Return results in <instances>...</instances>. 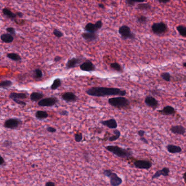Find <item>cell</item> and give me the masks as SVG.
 <instances>
[{
    "instance_id": "cell-1",
    "label": "cell",
    "mask_w": 186,
    "mask_h": 186,
    "mask_svg": "<svg viewBox=\"0 0 186 186\" xmlns=\"http://www.w3.org/2000/svg\"><path fill=\"white\" fill-rule=\"evenodd\" d=\"M86 93L90 96L97 97H104L109 96L124 97L127 94V91L118 88L94 86L91 87L86 90Z\"/></svg>"
},
{
    "instance_id": "cell-2",
    "label": "cell",
    "mask_w": 186,
    "mask_h": 186,
    "mask_svg": "<svg viewBox=\"0 0 186 186\" xmlns=\"http://www.w3.org/2000/svg\"><path fill=\"white\" fill-rule=\"evenodd\" d=\"M105 148L121 158H130L133 155V152L130 149L122 148L117 145H108L105 146Z\"/></svg>"
},
{
    "instance_id": "cell-3",
    "label": "cell",
    "mask_w": 186,
    "mask_h": 186,
    "mask_svg": "<svg viewBox=\"0 0 186 186\" xmlns=\"http://www.w3.org/2000/svg\"><path fill=\"white\" fill-rule=\"evenodd\" d=\"M108 103L112 107L118 109H128L130 107L129 100L124 97H116L108 100Z\"/></svg>"
},
{
    "instance_id": "cell-4",
    "label": "cell",
    "mask_w": 186,
    "mask_h": 186,
    "mask_svg": "<svg viewBox=\"0 0 186 186\" xmlns=\"http://www.w3.org/2000/svg\"><path fill=\"white\" fill-rule=\"evenodd\" d=\"M103 175L110 179V183L111 186H120L122 183L123 180L118 176L116 173L113 172L110 169L104 170Z\"/></svg>"
},
{
    "instance_id": "cell-5",
    "label": "cell",
    "mask_w": 186,
    "mask_h": 186,
    "mask_svg": "<svg viewBox=\"0 0 186 186\" xmlns=\"http://www.w3.org/2000/svg\"><path fill=\"white\" fill-rule=\"evenodd\" d=\"M151 30L155 35L159 36L165 34L168 30V28L165 23L161 21L152 25Z\"/></svg>"
},
{
    "instance_id": "cell-6",
    "label": "cell",
    "mask_w": 186,
    "mask_h": 186,
    "mask_svg": "<svg viewBox=\"0 0 186 186\" xmlns=\"http://www.w3.org/2000/svg\"><path fill=\"white\" fill-rule=\"evenodd\" d=\"M118 33L124 39H134L135 35L132 32L131 28L127 25H122L118 28Z\"/></svg>"
},
{
    "instance_id": "cell-7",
    "label": "cell",
    "mask_w": 186,
    "mask_h": 186,
    "mask_svg": "<svg viewBox=\"0 0 186 186\" xmlns=\"http://www.w3.org/2000/svg\"><path fill=\"white\" fill-rule=\"evenodd\" d=\"M135 168L142 170H150L152 166V163L146 159H136L133 162Z\"/></svg>"
},
{
    "instance_id": "cell-8",
    "label": "cell",
    "mask_w": 186,
    "mask_h": 186,
    "mask_svg": "<svg viewBox=\"0 0 186 186\" xmlns=\"http://www.w3.org/2000/svg\"><path fill=\"white\" fill-rule=\"evenodd\" d=\"M23 124L22 121L17 118H10L4 122V127L7 129H15Z\"/></svg>"
},
{
    "instance_id": "cell-9",
    "label": "cell",
    "mask_w": 186,
    "mask_h": 186,
    "mask_svg": "<svg viewBox=\"0 0 186 186\" xmlns=\"http://www.w3.org/2000/svg\"><path fill=\"white\" fill-rule=\"evenodd\" d=\"M59 100L56 97H52L42 99L38 103V106L43 107H51L54 106L58 103Z\"/></svg>"
},
{
    "instance_id": "cell-10",
    "label": "cell",
    "mask_w": 186,
    "mask_h": 186,
    "mask_svg": "<svg viewBox=\"0 0 186 186\" xmlns=\"http://www.w3.org/2000/svg\"><path fill=\"white\" fill-rule=\"evenodd\" d=\"M84 60H85L84 57H73L69 59L65 64V67L67 69L76 68L83 63Z\"/></svg>"
},
{
    "instance_id": "cell-11",
    "label": "cell",
    "mask_w": 186,
    "mask_h": 186,
    "mask_svg": "<svg viewBox=\"0 0 186 186\" xmlns=\"http://www.w3.org/2000/svg\"><path fill=\"white\" fill-rule=\"evenodd\" d=\"M80 69L85 72H91L95 71L96 68L91 61L86 60L85 62H83V63L80 65Z\"/></svg>"
},
{
    "instance_id": "cell-12",
    "label": "cell",
    "mask_w": 186,
    "mask_h": 186,
    "mask_svg": "<svg viewBox=\"0 0 186 186\" xmlns=\"http://www.w3.org/2000/svg\"><path fill=\"white\" fill-rule=\"evenodd\" d=\"M145 103L148 107L155 110L159 107L158 101L154 98L153 97L147 96L146 97L145 99Z\"/></svg>"
},
{
    "instance_id": "cell-13",
    "label": "cell",
    "mask_w": 186,
    "mask_h": 186,
    "mask_svg": "<svg viewBox=\"0 0 186 186\" xmlns=\"http://www.w3.org/2000/svg\"><path fill=\"white\" fill-rule=\"evenodd\" d=\"M2 13L6 18L9 19L10 20L14 21L15 22H16L17 24V21L16 20L17 17V15L16 13H13L9 8L7 7L4 8L2 10Z\"/></svg>"
},
{
    "instance_id": "cell-14",
    "label": "cell",
    "mask_w": 186,
    "mask_h": 186,
    "mask_svg": "<svg viewBox=\"0 0 186 186\" xmlns=\"http://www.w3.org/2000/svg\"><path fill=\"white\" fill-rule=\"evenodd\" d=\"M170 131L172 133L176 135H183L186 133V129L182 125L172 126L170 128Z\"/></svg>"
},
{
    "instance_id": "cell-15",
    "label": "cell",
    "mask_w": 186,
    "mask_h": 186,
    "mask_svg": "<svg viewBox=\"0 0 186 186\" xmlns=\"http://www.w3.org/2000/svg\"><path fill=\"white\" fill-rule=\"evenodd\" d=\"M170 169L168 167H164L161 170H159L157 171L152 176V179H155L159 178L161 176H164V177H168L169 176L170 174Z\"/></svg>"
},
{
    "instance_id": "cell-16",
    "label": "cell",
    "mask_w": 186,
    "mask_h": 186,
    "mask_svg": "<svg viewBox=\"0 0 186 186\" xmlns=\"http://www.w3.org/2000/svg\"><path fill=\"white\" fill-rule=\"evenodd\" d=\"M62 99L66 102H76L78 100V97L74 94L71 92H67L63 93L61 96Z\"/></svg>"
},
{
    "instance_id": "cell-17",
    "label": "cell",
    "mask_w": 186,
    "mask_h": 186,
    "mask_svg": "<svg viewBox=\"0 0 186 186\" xmlns=\"http://www.w3.org/2000/svg\"><path fill=\"white\" fill-rule=\"evenodd\" d=\"M100 124L110 129H116L118 127V124L115 118H110L107 120H103L100 122Z\"/></svg>"
},
{
    "instance_id": "cell-18",
    "label": "cell",
    "mask_w": 186,
    "mask_h": 186,
    "mask_svg": "<svg viewBox=\"0 0 186 186\" xmlns=\"http://www.w3.org/2000/svg\"><path fill=\"white\" fill-rule=\"evenodd\" d=\"M158 113L164 116H170L176 114V111L172 106L166 105L161 110H159Z\"/></svg>"
},
{
    "instance_id": "cell-19",
    "label": "cell",
    "mask_w": 186,
    "mask_h": 186,
    "mask_svg": "<svg viewBox=\"0 0 186 186\" xmlns=\"http://www.w3.org/2000/svg\"><path fill=\"white\" fill-rule=\"evenodd\" d=\"M81 37L86 41H94L98 38L99 35L97 32H84L81 34Z\"/></svg>"
},
{
    "instance_id": "cell-20",
    "label": "cell",
    "mask_w": 186,
    "mask_h": 186,
    "mask_svg": "<svg viewBox=\"0 0 186 186\" xmlns=\"http://www.w3.org/2000/svg\"><path fill=\"white\" fill-rule=\"evenodd\" d=\"M166 150L168 152L171 154L179 153L182 151V148L178 145H173V144H168L166 146Z\"/></svg>"
},
{
    "instance_id": "cell-21",
    "label": "cell",
    "mask_w": 186,
    "mask_h": 186,
    "mask_svg": "<svg viewBox=\"0 0 186 186\" xmlns=\"http://www.w3.org/2000/svg\"><path fill=\"white\" fill-rule=\"evenodd\" d=\"M44 97V94L41 92H33L31 93L30 96V98L32 102H39L40 100L43 99Z\"/></svg>"
},
{
    "instance_id": "cell-22",
    "label": "cell",
    "mask_w": 186,
    "mask_h": 186,
    "mask_svg": "<svg viewBox=\"0 0 186 186\" xmlns=\"http://www.w3.org/2000/svg\"><path fill=\"white\" fill-rule=\"evenodd\" d=\"M9 98L10 99H17V100H25L28 98V94L25 93H16L12 92L9 95Z\"/></svg>"
},
{
    "instance_id": "cell-23",
    "label": "cell",
    "mask_w": 186,
    "mask_h": 186,
    "mask_svg": "<svg viewBox=\"0 0 186 186\" xmlns=\"http://www.w3.org/2000/svg\"><path fill=\"white\" fill-rule=\"evenodd\" d=\"M1 39L2 42L4 43H11L14 41L13 36L10 35L8 33H5L1 35Z\"/></svg>"
},
{
    "instance_id": "cell-24",
    "label": "cell",
    "mask_w": 186,
    "mask_h": 186,
    "mask_svg": "<svg viewBox=\"0 0 186 186\" xmlns=\"http://www.w3.org/2000/svg\"><path fill=\"white\" fill-rule=\"evenodd\" d=\"M49 116V114L46 111L43 110H38L35 114V117L39 120H43L46 119Z\"/></svg>"
},
{
    "instance_id": "cell-25",
    "label": "cell",
    "mask_w": 186,
    "mask_h": 186,
    "mask_svg": "<svg viewBox=\"0 0 186 186\" xmlns=\"http://www.w3.org/2000/svg\"><path fill=\"white\" fill-rule=\"evenodd\" d=\"M84 30L85 31H86V32H97L98 31L95 24H93L91 23H87L85 25Z\"/></svg>"
},
{
    "instance_id": "cell-26",
    "label": "cell",
    "mask_w": 186,
    "mask_h": 186,
    "mask_svg": "<svg viewBox=\"0 0 186 186\" xmlns=\"http://www.w3.org/2000/svg\"><path fill=\"white\" fill-rule=\"evenodd\" d=\"M151 5L150 3L146 2V3H141L138 4L137 9L138 10H147L150 9L151 8Z\"/></svg>"
},
{
    "instance_id": "cell-27",
    "label": "cell",
    "mask_w": 186,
    "mask_h": 186,
    "mask_svg": "<svg viewBox=\"0 0 186 186\" xmlns=\"http://www.w3.org/2000/svg\"><path fill=\"white\" fill-rule=\"evenodd\" d=\"M7 58L10 59L11 60H13L14 61H20L22 60V58L20 56L19 54L14 53V52H12V53H8L7 54Z\"/></svg>"
},
{
    "instance_id": "cell-28",
    "label": "cell",
    "mask_w": 186,
    "mask_h": 186,
    "mask_svg": "<svg viewBox=\"0 0 186 186\" xmlns=\"http://www.w3.org/2000/svg\"><path fill=\"white\" fill-rule=\"evenodd\" d=\"M43 74L40 69H35L32 72V77L34 79H40L43 78Z\"/></svg>"
},
{
    "instance_id": "cell-29",
    "label": "cell",
    "mask_w": 186,
    "mask_h": 186,
    "mask_svg": "<svg viewBox=\"0 0 186 186\" xmlns=\"http://www.w3.org/2000/svg\"><path fill=\"white\" fill-rule=\"evenodd\" d=\"M113 133H114V134L111 135L108 139L109 141H111V142L117 140V139H118L121 136V132L118 129H114Z\"/></svg>"
},
{
    "instance_id": "cell-30",
    "label": "cell",
    "mask_w": 186,
    "mask_h": 186,
    "mask_svg": "<svg viewBox=\"0 0 186 186\" xmlns=\"http://www.w3.org/2000/svg\"><path fill=\"white\" fill-rule=\"evenodd\" d=\"M110 67L111 69H113L115 71H116L117 72L122 73L124 71L123 68L122 67L121 65H120L117 62L111 63L110 65Z\"/></svg>"
},
{
    "instance_id": "cell-31",
    "label": "cell",
    "mask_w": 186,
    "mask_h": 186,
    "mask_svg": "<svg viewBox=\"0 0 186 186\" xmlns=\"http://www.w3.org/2000/svg\"><path fill=\"white\" fill-rule=\"evenodd\" d=\"M62 84V81L60 78H57L54 80L53 83L50 86V89L52 90H57V89H59L60 86H61Z\"/></svg>"
},
{
    "instance_id": "cell-32",
    "label": "cell",
    "mask_w": 186,
    "mask_h": 186,
    "mask_svg": "<svg viewBox=\"0 0 186 186\" xmlns=\"http://www.w3.org/2000/svg\"><path fill=\"white\" fill-rule=\"evenodd\" d=\"M13 82L10 80H4L0 83V87L3 89H7L13 85Z\"/></svg>"
},
{
    "instance_id": "cell-33",
    "label": "cell",
    "mask_w": 186,
    "mask_h": 186,
    "mask_svg": "<svg viewBox=\"0 0 186 186\" xmlns=\"http://www.w3.org/2000/svg\"><path fill=\"white\" fill-rule=\"evenodd\" d=\"M176 30L181 36L186 38V26L184 25H179L176 27Z\"/></svg>"
},
{
    "instance_id": "cell-34",
    "label": "cell",
    "mask_w": 186,
    "mask_h": 186,
    "mask_svg": "<svg viewBox=\"0 0 186 186\" xmlns=\"http://www.w3.org/2000/svg\"><path fill=\"white\" fill-rule=\"evenodd\" d=\"M145 1H132V0H126L125 1L126 4H127L128 6H130V7H133L134 6L135 4H141V3H144L145 2Z\"/></svg>"
},
{
    "instance_id": "cell-35",
    "label": "cell",
    "mask_w": 186,
    "mask_h": 186,
    "mask_svg": "<svg viewBox=\"0 0 186 186\" xmlns=\"http://www.w3.org/2000/svg\"><path fill=\"white\" fill-rule=\"evenodd\" d=\"M137 20L140 24H146L147 21V17L144 15H139L137 17Z\"/></svg>"
},
{
    "instance_id": "cell-36",
    "label": "cell",
    "mask_w": 186,
    "mask_h": 186,
    "mask_svg": "<svg viewBox=\"0 0 186 186\" xmlns=\"http://www.w3.org/2000/svg\"><path fill=\"white\" fill-rule=\"evenodd\" d=\"M161 77L162 78V79L164 80V81L167 82L170 81L171 78L170 74L168 72L162 73L161 74Z\"/></svg>"
},
{
    "instance_id": "cell-37",
    "label": "cell",
    "mask_w": 186,
    "mask_h": 186,
    "mask_svg": "<svg viewBox=\"0 0 186 186\" xmlns=\"http://www.w3.org/2000/svg\"><path fill=\"white\" fill-rule=\"evenodd\" d=\"M83 138V133L78 132L74 134V139L75 141L77 142H80L82 141Z\"/></svg>"
},
{
    "instance_id": "cell-38",
    "label": "cell",
    "mask_w": 186,
    "mask_h": 186,
    "mask_svg": "<svg viewBox=\"0 0 186 186\" xmlns=\"http://www.w3.org/2000/svg\"><path fill=\"white\" fill-rule=\"evenodd\" d=\"M53 34L57 38H61L63 36V33L62 31H60L59 29L55 28L54 30L53 31Z\"/></svg>"
},
{
    "instance_id": "cell-39",
    "label": "cell",
    "mask_w": 186,
    "mask_h": 186,
    "mask_svg": "<svg viewBox=\"0 0 186 186\" xmlns=\"http://www.w3.org/2000/svg\"><path fill=\"white\" fill-rule=\"evenodd\" d=\"M6 31H7V33H9L12 36H16V31L14 28L12 27H8L6 28Z\"/></svg>"
},
{
    "instance_id": "cell-40",
    "label": "cell",
    "mask_w": 186,
    "mask_h": 186,
    "mask_svg": "<svg viewBox=\"0 0 186 186\" xmlns=\"http://www.w3.org/2000/svg\"><path fill=\"white\" fill-rule=\"evenodd\" d=\"M12 100L15 103L19 105H23V106H26V103L24 101H23V100H17V99H13Z\"/></svg>"
},
{
    "instance_id": "cell-41",
    "label": "cell",
    "mask_w": 186,
    "mask_h": 186,
    "mask_svg": "<svg viewBox=\"0 0 186 186\" xmlns=\"http://www.w3.org/2000/svg\"><path fill=\"white\" fill-rule=\"evenodd\" d=\"M95 25H96L97 28V30L98 31L99 30H100V28H102V26H103V24L102 21L101 20H98L97 21L96 23H95Z\"/></svg>"
},
{
    "instance_id": "cell-42",
    "label": "cell",
    "mask_w": 186,
    "mask_h": 186,
    "mask_svg": "<svg viewBox=\"0 0 186 186\" xmlns=\"http://www.w3.org/2000/svg\"><path fill=\"white\" fill-rule=\"evenodd\" d=\"M46 129V131L50 133H54L57 131V129H56L55 128L53 127H48Z\"/></svg>"
},
{
    "instance_id": "cell-43",
    "label": "cell",
    "mask_w": 186,
    "mask_h": 186,
    "mask_svg": "<svg viewBox=\"0 0 186 186\" xmlns=\"http://www.w3.org/2000/svg\"><path fill=\"white\" fill-rule=\"evenodd\" d=\"M60 115H62V116H68L69 115V112L67 110H63L61 111H60L59 113Z\"/></svg>"
},
{
    "instance_id": "cell-44",
    "label": "cell",
    "mask_w": 186,
    "mask_h": 186,
    "mask_svg": "<svg viewBox=\"0 0 186 186\" xmlns=\"http://www.w3.org/2000/svg\"><path fill=\"white\" fill-rule=\"evenodd\" d=\"M138 134L139 136V137L140 138V137H144V135H145V131H144V130H139V131H138Z\"/></svg>"
},
{
    "instance_id": "cell-45",
    "label": "cell",
    "mask_w": 186,
    "mask_h": 186,
    "mask_svg": "<svg viewBox=\"0 0 186 186\" xmlns=\"http://www.w3.org/2000/svg\"><path fill=\"white\" fill-rule=\"evenodd\" d=\"M45 186H56L55 183L52 181H48L45 183Z\"/></svg>"
},
{
    "instance_id": "cell-46",
    "label": "cell",
    "mask_w": 186,
    "mask_h": 186,
    "mask_svg": "<svg viewBox=\"0 0 186 186\" xmlns=\"http://www.w3.org/2000/svg\"><path fill=\"white\" fill-rule=\"evenodd\" d=\"M12 142L11 141L6 140V141H4L3 145H4L5 147H7V146H9L12 145Z\"/></svg>"
},
{
    "instance_id": "cell-47",
    "label": "cell",
    "mask_w": 186,
    "mask_h": 186,
    "mask_svg": "<svg viewBox=\"0 0 186 186\" xmlns=\"http://www.w3.org/2000/svg\"><path fill=\"white\" fill-rule=\"evenodd\" d=\"M62 59V57L61 56H56L55 57L54 59V62H60Z\"/></svg>"
},
{
    "instance_id": "cell-48",
    "label": "cell",
    "mask_w": 186,
    "mask_h": 186,
    "mask_svg": "<svg viewBox=\"0 0 186 186\" xmlns=\"http://www.w3.org/2000/svg\"><path fill=\"white\" fill-rule=\"evenodd\" d=\"M140 140L142 142H143L144 144H148L147 140V139H146V138H145L144 137H140Z\"/></svg>"
},
{
    "instance_id": "cell-49",
    "label": "cell",
    "mask_w": 186,
    "mask_h": 186,
    "mask_svg": "<svg viewBox=\"0 0 186 186\" xmlns=\"http://www.w3.org/2000/svg\"><path fill=\"white\" fill-rule=\"evenodd\" d=\"M0 166H4L5 164V161H4V159L3 158L2 156H1L0 157Z\"/></svg>"
},
{
    "instance_id": "cell-50",
    "label": "cell",
    "mask_w": 186,
    "mask_h": 186,
    "mask_svg": "<svg viewBox=\"0 0 186 186\" xmlns=\"http://www.w3.org/2000/svg\"><path fill=\"white\" fill-rule=\"evenodd\" d=\"M158 2L159 3H160V4H166L170 2V0H163V1H162V0H159V1H158Z\"/></svg>"
},
{
    "instance_id": "cell-51",
    "label": "cell",
    "mask_w": 186,
    "mask_h": 186,
    "mask_svg": "<svg viewBox=\"0 0 186 186\" xmlns=\"http://www.w3.org/2000/svg\"><path fill=\"white\" fill-rule=\"evenodd\" d=\"M16 14L17 15V17H20V18H22L24 16L23 13L22 12H17Z\"/></svg>"
},
{
    "instance_id": "cell-52",
    "label": "cell",
    "mask_w": 186,
    "mask_h": 186,
    "mask_svg": "<svg viewBox=\"0 0 186 186\" xmlns=\"http://www.w3.org/2000/svg\"><path fill=\"white\" fill-rule=\"evenodd\" d=\"M98 6L99 8H102V9H104L105 8V6H104V4H98Z\"/></svg>"
},
{
    "instance_id": "cell-53",
    "label": "cell",
    "mask_w": 186,
    "mask_h": 186,
    "mask_svg": "<svg viewBox=\"0 0 186 186\" xmlns=\"http://www.w3.org/2000/svg\"><path fill=\"white\" fill-rule=\"evenodd\" d=\"M183 179H184L185 182L186 183V172H184L182 175Z\"/></svg>"
},
{
    "instance_id": "cell-54",
    "label": "cell",
    "mask_w": 186,
    "mask_h": 186,
    "mask_svg": "<svg viewBox=\"0 0 186 186\" xmlns=\"http://www.w3.org/2000/svg\"><path fill=\"white\" fill-rule=\"evenodd\" d=\"M182 65L183 67H185V68H186V62H184V63H183Z\"/></svg>"
},
{
    "instance_id": "cell-55",
    "label": "cell",
    "mask_w": 186,
    "mask_h": 186,
    "mask_svg": "<svg viewBox=\"0 0 186 186\" xmlns=\"http://www.w3.org/2000/svg\"><path fill=\"white\" fill-rule=\"evenodd\" d=\"M185 97H186V92H185Z\"/></svg>"
}]
</instances>
